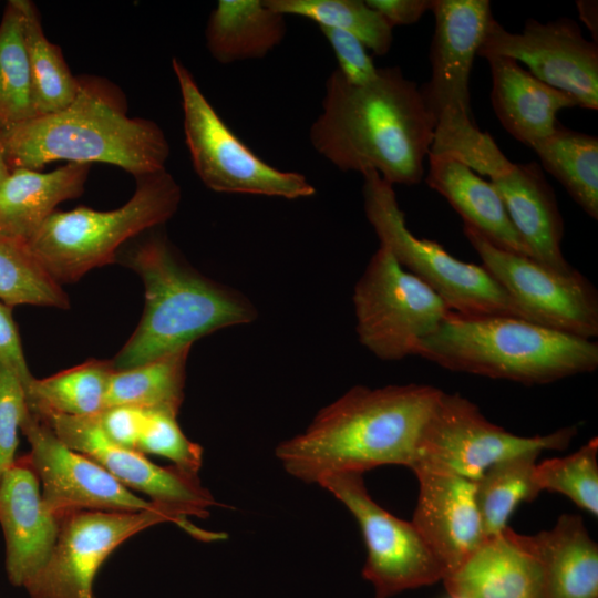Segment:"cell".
Listing matches in <instances>:
<instances>
[{
    "label": "cell",
    "mask_w": 598,
    "mask_h": 598,
    "mask_svg": "<svg viewBox=\"0 0 598 598\" xmlns=\"http://www.w3.org/2000/svg\"><path fill=\"white\" fill-rule=\"evenodd\" d=\"M321 112L309 138L342 172L373 169L391 185H415L424 176L435 120L421 89L399 66L379 68L362 85L336 69L326 82Z\"/></svg>",
    "instance_id": "cell-1"
},
{
    "label": "cell",
    "mask_w": 598,
    "mask_h": 598,
    "mask_svg": "<svg viewBox=\"0 0 598 598\" xmlns=\"http://www.w3.org/2000/svg\"><path fill=\"white\" fill-rule=\"evenodd\" d=\"M441 393L414 383L355 385L321 409L302 433L281 442L276 456L306 483L381 465L412 468L420 434Z\"/></svg>",
    "instance_id": "cell-2"
},
{
    "label": "cell",
    "mask_w": 598,
    "mask_h": 598,
    "mask_svg": "<svg viewBox=\"0 0 598 598\" xmlns=\"http://www.w3.org/2000/svg\"><path fill=\"white\" fill-rule=\"evenodd\" d=\"M79 80V92L65 109L0 133L11 171H40L54 161L110 164L135 178L165 169L169 144L161 126L130 117L124 94L106 79Z\"/></svg>",
    "instance_id": "cell-3"
},
{
    "label": "cell",
    "mask_w": 598,
    "mask_h": 598,
    "mask_svg": "<svg viewBox=\"0 0 598 598\" xmlns=\"http://www.w3.org/2000/svg\"><path fill=\"white\" fill-rule=\"evenodd\" d=\"M123 264L141 277L145 306L133 334L111 360L114 370L141 365L257 317L247 298L194 270L164 236L133 246Z\"/></svg>",
    "instance_id": "cell-4"
},
{
    "label": "cell",
    "mask_w": 598,
    "mask_h": 598,
    "mask_svg": "<svg viewBox=\"0 0 598 598\" xmlns=\"http://www.w3.org/2000/svg\"><path fill=\"white\" fill-rule=\"evenodd\" d=\"M415 355L451 371L532 385L595 371L598 343L516 317L451 311Z\"/></svg>",
    "instance_id": "cell-5"
},
{
    "label": "cell",
    "mask_w": 598,
    "mask_h": 598,
    "mask_svg": "<svg viewBox=\"0 0 598 598\" xmlns=\"http://www.w3.org/2000/svg\"><path fill=\"white\" fill-rule=\"evenodd\" d=\"M431 76L420 89L435 120L430 153L447 154L478 169L498 151L472 114L470 79L493 14L488 0H434Z\"/></svg>",
    "instance_id": "cell-6"
},
{
    "label": "cell",
    "mask_w": 598,
    "mask_h": 598,
    "mask_svg": "<svg viewBox=\"0 0 598 598\" xmlns=\"http://www.w3.org/2000/svg\"><path fill=\"white\" fill-rule=\"evenodd\" d=\"M135 179L134 194L123 206L107 212L85 206L55 210L30 239L32 251L60 285L113 264L124 243L176 213L182 190L166 168Z\"/></svg>",
    "instance_id": "cell-7"
},
{
    "label": "cell",
    "mask_w": 598,
    "mask_h": 598,
    "mask_svg": "<svg viewBox=\"0 0 598 598\" xmlns=\"http://www.w3.org/2000/svg\"><path fill=\"white\" fill-rule=\"evenodd\" d=\"M362 176L365 216L380 245L385 246L405 270L434 290L451 311L470 317L524 319L482 265L458 260L435 240L419 238L410 231L393 185L373 169L364 171Z\"/></svg>",
    "instance_id": "cell-8"
},
{
    "label": "cell",
    "mask_w": 598,
    "mask_h": 598,
    "mask_svg": "<svg viewBox=\"0 0 598 598\" xmlns=\"http://www.w3.org/2000/svg\"><path fill=\"white\" fill-rule=\"evenodd\" d=\"M183 107V126L193 167L217 193L297 199L315 187L300 173L283 172L262 161L229 128L198 87L193 74L172 59Z\"/></svg>",
    "instance_id": "cell-9"
},
{
    "label": "cell",
    "mask_w": 598,
    "mask_h": 598,
    "mask_svg": "<svg viewBox=\"0 0 598 598\" xmlns=\"http://www.w3.org/2000/svg\"><path fill=\"white\" fill-rule=\"evenodd\" d=\"M352 301L360 343L384 361L415 355L419 343L451 312L443 299L405 270L383 245L355 283Z\"/></svg>",
    "instance_id": "cell-10"
},
{
    "label": "cell",
    "mask_w": 598,
    "mask_h": 598,
    "mask_svg": "<svg viewBox=\"0 0 598 598\" xmlns=\"http://www.w3.org/2000/svg\"><path fill=\"white\" fill-rule=\"evenodd\" d=\"M576 434L573 425L546 435L519 436L488 421L466 398L442 391L420 434L411 470L476 481L505 458L564 450Z\"/></svg>",
    "instance_id": "cell-11"
},
{
    "label": "cell",
    "mask_w": 598,
    "mask_h": 598,
    "mask_svg": "<svg viewBox=\"0 0 598 598\" xmlns=\"http://www.w3.org/2000/svg\"><path fill=\"white\" fill-rule=\"evenodd\" d=\"M463 233L525 320L584 339L598 336V293L578 270L561 274L493 245L468 226Z\"/></svg>",
    "instance_id": "cell-12"
},
{
    "label": "cell",
    "mask_w": 598,
    "mask_h": 598,
    "mask_svg": "<svg viewBox=\"0 0 598 598\" xmlns=\"http://www.w3.org/2000/svg\"><path fill=\"white\" fill-rule=\"evenodd\" d=\"M357 519L368 550L362 576L375 598L443 580L445 570L412 524L381 507L369 495L362 474L342 473L318 483Z\"/></svg>",
    "instance_id": "cell-13"
},
{
    "label": "cell",
    "mask_w": 598,
    "mask_h": 598,
    "mask_svg": "<svg viewBox=\"0 0 598 598\" xmlns=\"http://www.w3.org/2000/svg\"><path fill=\"white\" fill-rule=\"evenodd\" d=\"M20 431L30 445L28 456L39 478L44 505L59 518L82 511L162 509L174 515L135 495L97 462L70 448L29 410ZM174 516L192 536L198 538L202 535V529Z\"/></svg>",
    "instance_id": "cell-14"
},
{
    "label": "cell",
    "mask_w": 598,
    "mask_h": 598,
    "mask_svg": "<svg viewBox=\"0 0 598 598\" xmlns=\"http://www.w3.org/2000/svg\"><path fill=\"white\" fill-rule=\"evenodd\" d=\"M182 523L162 509L82 511L62 518L53 550L25 586L30 598H94L95 576L117 546L159 523Z\"/></svg>",
    "instance_id": "cell-15"
},
{
    "label": "cell",
    "mask_w": 598,
    "mask_h": 598,
    "mask_svg": "<svg viewBox=\"0 0 598 598\" xmlns=\"http://www.w3.org/2000/svg\"><path fill=\"white\" fill-rule=\"evenodd\" d=\"M476 55L522 62L536 79L570 95L577 106L598 110V45L586 40L570 18L545 23L528 19L519 33L493 19Z\"/></svg>",
    "instance_id": "cell-16"
},
{
    "label": "cell",
    "mask_w": 598,
    "mask_h": 598,
    "mask_svg": "<svg viewBox=\"0 0 598 598\" xmlns=\"http://www.w3.org/2000/svg\"><path fill=\"white\" fill-rule=\"evenodd\" d=\"M35 416V415H34ZM70 448L97 462L127 488L136 489L150 501L169 511L182 520L187 516L209 515L216 505L210 492L198 477L175 465L163 467L136 451L121 447L104 433L97 414L37 416Z\"/></svg>",
    "instance_id": "cell-17"
},
{
    "label": "cell",
    "mask_w": 598,
    "mask_h": 598,
    "mask_svg": "<svg viewBox=\"0 0 598 598\" xmlns=\"http://www.w3.org/2000/svg\"><path fill=\"white\" fill-rule=\"evenodd\" d=\"M61 518L44 505L41 485L28 454L16 457L0 477V526L10 582L25 586L47 564Z\"/></svg>",
    "instance_id": "cell-18"
},
{
    "label": "cell",
    "mask_w": 598,
    "mask_h": 598,
    "mask_svg": "<svg viewBox=\"0 0 598 598\" xmlns=\"http://www.w3.org/2000/svg\"><path fill=\"white\" fill-rule=\"evenodd\" d=\"M414 473L419 496L412 524L446 576L486 539L476 504L475 481L427 471Z\"/></svg>",
    "instance_id": "cell-19"
},
{
    "label": "cell",
    "mask_w": 598,
    "mask_h": 598,
    "mask_svg": "<svg viewBox=\"0 0 598 598\" xmlns=\"http://www.w3.org/2000/svg\"><path fill=\"white\" fill-rule=\"evenodd\" d=\"M488 177L530 258L555 271L573 272L561 251L563 217L540 165L508 159Z\"/></svg>",
    "instance_id": "cell-20"
},
{
    "label": "cell",
    "mask_w": 598,
    "mask_h": 598,
    "mask_svg": "<svg viewBox=\"0 0 598 598\" xmlns=\"http://www.w3.org/2000/svg\"><path fill=\"white\" fill-rule=\"evenodd\" d=\"M442 581L456 598H545L542 565L514 540L509 527L486 538Z\"/></svg>",
    "instance_id": "cell-21"
},
{
    "label": "cell",
    "mask_w": 598,
    "mask_h": 598,
    "mask_svg": "<svg viewBox=\"0 0 598 598\" xmlns=\"http://www.w3.org/2000/svg\"><path fill=\"white\" fill-rule=\"evenodd\" d=\"M484 59L491 69L494 112L505 131L526 146L556 130L560 110L577 106L570 95L536 79L517 61L501 55Z\"/></svg>",
    "instance_id": "cell-22"
},
{
    "label": "cell",
    "mask_w": 598,
    "mask_h": 598,
    "mask_svg": "<svg viewBox=\"0 0 598 598\" xmlns=\"http://www.w3.org/2000/svg\"><path fill=\"white\" fill-rule=\"evenodd\" d=\"M511 535L540 563L545 598H598V546L581 516L563 514L549 530Z\"/></svg>",
    "instance_id": "cell-23"
},
{
    "label": "cell",
    "mask_w": 598,
    "mask_h": 598,
    "mask_svg": "<svg viewBox=\"0 0 598 598\" xmlns=\"http://www.w3.org/2000/svg\"><path fill=\"white\" fill-rule=\"evenodd\" d=\"M427 157L425 183L458 213L463 225L504 250L530 258L502 198L489 182L454 156L429 153Z\"/></svg>",
    "instance_id": "cell-24"
},
{
    "label": "cell",
    "mask_w": 598,
    "mask_h": 598,
    "mask_svg": "<svg viewBox=\"0 0 598 598\" xmlns=\"http://www.w3.org/2000/svg\"><path fill=\"white\" fill-rule=\"evenodd\" d=\"M91 166L66 163L48 173L12 169L0 185V229L29 243L60 203L83 194Z\"/></svg>",
    "instance_id": "cell-25"
},
{
    "label": "cell",
    "mask_w": 598,
    "mask_h": 598,
    "mask_svg": "<svg viewBox=\"0 0 598 598\" xmlns=\"http://www.w3.org/2000/svg\"><path fill=\"white\" fill-rule=\"evenodd\" d=\"M287 32L285 16L260 0H219L205 31L206 45L219 63L265 58Z\"/></svg>",
    "instance_id": "cell-26"
},
{
    "label": "cell",
    "mask_w": 598,
    "mask_h": 598,
    "mask_svg": "<svg viewBox=\"0 0 598 598\" xmlns=\"http://www.w3.org/2000/svg\"><path fill=\"white\" fill-rule=\"evenodd\" d=\"M113 371L111 360L92 359L44 379L33 377L24 386L28 410L35 416L99 414Z\"/></svg>",
    "instance_id": "cell-27"
},
{
    "label": "cell",
    "mask_w": 598,
    "mask_h": 598,
    "mask_svg": "<svg viewBox=\"0 0 598 598\" xmlns=\"http://www.w3.org/2000/svg\"><path fill=\"white\" fill-rule=\"evenodd\" d=\"M190 348L184 347L134 368L114 370L109 380L105 408L126 405L177 415L184 400Z\"/></svg>",
    "instance_id": "cell-28"
},
{
    "label": "cell",
    "mask_w": 598,
    "mask_h": 598,
    "mask_svg": "<svg viewBox=\"0 0 598 598\" xmlns=\"http://www.w3.org/2000/svg\"><path fill=\"white\" fill-rule=\"evenodd\" d=\"M530 148L540 165L595 220L598 219V137L557 126Z\"/></svg>",
    "instance_id": "cell-29"
},
{
    "label": "cell",
    "mask_w": 598,
    "mask_h": 598,
    "mask_svg": "<svg viewBox=\"0 0 598 598\" xmlns=\"http://www.w3.org/2000/svg\"><path fill=\"white\" fill-rule=\"evenodd\" d=\"M17 3L39 116L59 112L75 99L79 76L72 74L61 48L45 37L37 6L30 0H17Z\"/></svg>",
    "instance_id": "cell-30"
},
{
    "label": "cell",
    "mask_w": 598,
    "mask_h": 598,
    "mask_svg": "<svg viewBox=\"0 0 598 598\" xmlns=\"http://www.w3.org/2000/svg\"><path fill=\"white\" fill-rule=\"evenodd\" d=\"M540 453L529 451L499 461L475 481L476 504L486 538L502 534L518 504L532 502L542 492L535 477Z\"/></svg>",
    "instance_id": "cell-31"
},
{
    "label": "cell",
    "mask_w": 598,
    "mask_h": 598,
    "mask_svg": "<svg viewBox=\"0 0 598 598\" xmlns=\"http://www.w3.org/2000/svg\"><path fill=\"white\" fill-rule=\"evenodd\" d=\"M39 116L17 0L0 21V133Z\"/></svg>",
    "instance_id": "cell-32"
},
{
    "label": "cell",
    "mask_w": 598,
    "mask_h": 598,
    "mask_svg": "<svg viewBox=\"0 0 598 598\" xmlns=\"http://www.w3.org/2000/svg\"><path fill=\"white\" fill-rule=\"evenodd\" d=\"M0 301L68 309L69 297L40 262L28 241L0 229Z\"/></svg>",
    "instance_id": "cell-33"
},
{
    "label": "cell",
    "mask_w": 598,
    "mask_h": 598,
    "mask_svg": "<svg viewBox=\"0 0 598 598\" xmlns=\"http://www.w3.org/2000/svg\"><path fill=\"white\" fill-rule=\"evenodd\" d=\"M280 14L299 16L318 25L346 31L358 38L377 55L386 54L393 41V28L380 13L361 0H265Z\"/></svg>",
    "instance_id": "cell-34"
},
{
    "label": "cell",
    "mask_w": 598,
    "mask_h": 598,
    "mask_svg": "<svg viewBox=\"0 0 598 598\" xmlns=\"http://www.w3.org/2000/svg\"><path fill=\"white\" fill-rule=\"evenodd\" d=\"M598 440L590 439L565 457L549 458L535 467L540 491L565 495L578 507L598 515Z\"/></svg>",
    "instance_id": "cell-35"
},
{
    "label": "cell",
    "mask_w": 598,
    "mask_h": 598,
    "mask_svg": "<svg viewBox=\"0 0 598 598\" xmlns=\"http://www.w3.org/2000/svg\"><path fill=\"white\" fill-rule=\"evenodd\" d=\"M176 416L166 411L143 410L135 451L166 457L176 467L198 474L203 464V447L186 437Z\"/></svg>",
    "instance_id": "cell-36"
},
{
    "label": "cell",
    "mask_w": 598,
    "mask_h": 598,
    "mask_svg": "<svg viewBox=\"0 0 598 598\" xmlns=\"http://www.w3.org/2000/svg\"><path fill=\"white\" fill-rule=\"evenodd\" d=\"M27 411L24 384L0 357V477L16 460L18 432Z\"/></svg>",
    "instance_id": "cell-37"
},
{
    "label": "cell",
    "mask_w": 598,
    "mask_h": 598,
    "mask_svg": "<svg viewBox=\"0 0 598 598\" xmlns=\"http://www.w3.org/2000/svg\"><path fill=\"white\" fill-rule=\"evenodd\" d=\"M330 44L338 62V71L351 84L373 81L379 72L365 45L354 35L334 28L318 25Z\"/></svg>",
    "instance_id": "cell-38"
},
{
    "label": "cell",
    "mask_w": 598,
    "mask_h": 598,
    "mask_svg": "<svg viewBox=\"0 0 598 598\" xmlns=\"http://www.w3.org/2000/svg\"><path fill=\"white\" fill-rule=\"evenodd\" d=\"M106 436L116 445L135 451L143 421V410L117 405L105 408L97 414Z\"/></svg>",
    "instance_id": "cell-39"
},
{
    "label": "cell",
    "mask_w": 598,
    "mask_h": 598,
    "mask_svg": "<svg viewBox=\"0 0 598 598\" xmlns=\"http://www.w3.org/2000/svg\"><path fill=\"white\" fill-rule=\"evenodd\" d=\"M0 357L4 359L19 374L24 386L33 378L25 358L12 308L0 301Z\"/></svg>",
    "instance_id": "cell-40"
},
{
    "label": "cell",
    "mask_w": 598,
    "mask_h": 598,
    "mask_svg": "<svg viewBox=\"0 0 598 598\" xmlns=\"http://www.w3.org/2000/svg\"><path fill=\"white\" fill-rule=\"evenodd\" d=\"M365 2L394 28L417 22L426 11H432L434 0H368Z\"/></svg>",
    "instance_id": "cell-41"
},
{
    "label": "cell",
    "mask_w": 598,
    "mask_h": 598,
    "mask_svg": "<svg viewBox=\"0 0 598 598\" xmlns=\"http://www.w3.org/2000/svg\"><path fill=\"white\" fill-rule=\"evenodd\" d=\"M576 7L579 17L592 34L594 42L598 40V4L597 1L578 0Z\"/></svg>",
    "instance_id": "cell-42"
},
{
    "label": "cell",
    "mask_w": 598,
    "mask_h": 598,
    "mask_svg": "<svg viewBox=\"0 0 598 598\" xmlns=\"http://www.w3.org/2000/svg\"><path fill=\"white\" fill-rule=\"evenodd\" d=\"M10 173H11V168H10L8 162H7L4 152H3L2 146L0 144V185L9 176Z\"/></svg>",
    "instance_id": "cell-43"
},
{
    "label": "cell",
    "mask_w": 598,
    "mask_h": 598,
    "mask_svg": "<svg viewBox=\"0 0 598 598\" xmlns=\"http://www.w3.org/2000/svg\"><path fill=\"white\" fill-rule=\"evenodd\" d=\"M450 598H456V597H450Z\"/></svg>",
    "instance_id": "cell-44"
}]
</instances>
